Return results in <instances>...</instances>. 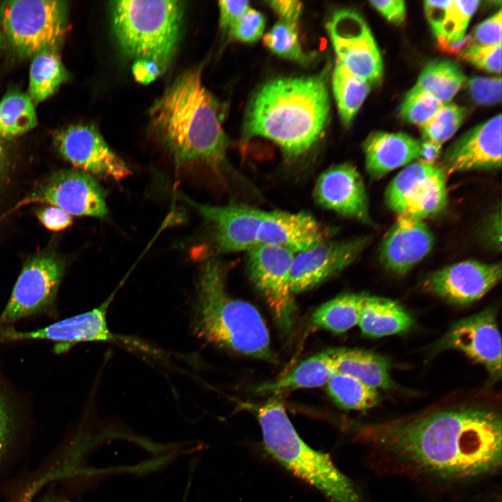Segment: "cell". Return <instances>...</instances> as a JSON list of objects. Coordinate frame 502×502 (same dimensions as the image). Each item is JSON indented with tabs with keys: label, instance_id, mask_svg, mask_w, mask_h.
<instances>
[{
	"label": "cell",
	"instance_id": "obj_46",
	"mask_svg": "<svg viewBox=\"0 0 502 502\" xmlns=\"http://www.w3.org/2000/svg\"><path fill=\"white\" fill-rule=\"evenodd\" d=\"M267 3L274 13L280 17V20L296 24L302 12L303 5L296 0L269 1Z\"/></svg>",
	"mask_w": 502,
	"mask_h": 502
},
{
	"label": "cell",
	"instance_id": "obj_40",
	"mask_svg": "<svg viewBox=\"0 0 502 502\" xmlns=\"http://www.w3.org/2000/svg\"><path fill=\"white\" fill-rule=\"evenodd\" d=\"M501 10L479 24L471 35L473 44L480 46H493L501 44Z\"/></svg>",
	"mask_w": 502,
	"mask_h": 502
},
{
	"label": "cell",
	"instance_id": "obj_16",
	"mask_svg": "<svg viewBox=\"0 0 502 502\" xmlns=\"http://www.w3.org/2000/svg\"><path fill=\"white\" fill-rule=\"evenodd\" d=\"M211 229V241L216 252L248 251L257 245V233L263 211L231 204L213 206L198 203L183 195Z\"/></svg>",
	"mask_w": 502,
	"mask_h": 502
},
{
	"label": "cell",
	"instance_id": "obj_11",
	"mask_svg": "<svg viewBox=\"0 0 502 502\" xmlns=\"http://www.w3.org/2000/svg\"><path fill=\"white\" fill-rule=\"evenodd\" d=\"M294 257L292 251L270 245L257 244L247 251L250 277L284 330L289 329L295 310L290 286Z\"/></svg>",
	"mask_w": 502,
	"mask_h": 502
},
{
	"label": "cell",
	"instance_id": "obj_52",
	"mask_svg": "<svg viewBox=\"0 0 502 502\" xmlns=\"http://www.w3.org/2000/svg\"><path fill=\"white\" fill-rule=\"evenodd\" d=\"M46 502H53V501H46ZM66 502H72V501H66Z\"/></svg>",
	"mask_w": 502,
	"mask_h": 502
},
{
	"label": "cell",
	"instance_id": "obj_50",
	"mask_svg": "<svg viewBox=\"0 0 502 502\" xmlns=\"http://www.w3.org/2000/svg\"><path fill=\"white\" fill-rule=\"evenodd\" d=\"M6 168V153L0 142V184L1 183Z\"/></svg>",
	"mask_w": 502,
	"mask_h": 502
},
{
	"label": "cell",
	"instance_id": "obj_6",
	"mask_svg": "<svg viewBox=\"0 0 502 502\" xmlns=\"http://www.w3.org/2000/svg\"><path fill=\"white\" fill-rule=\"evenodd\" d=\"M112 32L125 55L169 66L180 40L183 2L127 0L110 3Z\"/></svg>",
	"mask_w": 502,
	"mask_h": 502
},
{
	"label": "cell",
	"instance_id": "obj_13",
	"mask_svg": "<svg viewBox=\"0 0 502 502\" xmlns=\"http://www.w3.org/2000/svg\"><path fill=\"white\" fill-rule=\"evenodd\" d=\"M55 145L62 157L77 169L120 181L131 174L126 163L109 146L97 128L77 124L57 132Z\"/></svg>",
	"mask_w": 502,
	"mask_h": 502
},
{
	"label": "cell",
	"instance_id": "obj_25",
	"mask_svg": "<svg viewBox=\"0 0 502 502\" xmlns=\"http://www.w3.org/2000/svg\"><path fill=\"white\" fill-rule=\"evenodd\" d=\"M413 324L411 316L397 301L366 295L358 322L364 335L381 337L400 334Z\"/></svg>",
	"mask_w": 502,
	"mask_h": 502
},
{
	"label": "cell",
	"instance_id": "obj_37",
	"mask_svg": "<svg viewBox=\"0 0 502 502\" xmlns=\"http://www.w3.org/2000/svg\"><path fill=\"white\" fill-rule=\"evenodd\" d=\"M266 17L260 11L249 8L230 29V37L245 43L257 42L263 36Z\"/></svg>",
	"mask_w": 502,
	"mask_h": 502
},
{
	"label": "cell",
	"instance_id": "obj_15",
	"mask_svg": "<svg viewBox=\"0 0 502 502\" xmlns=\"http://www.w3.org/2000/svg\"><path fill=\"white\" fill-rule=\"evenodd\" d=\"M368 236L343 241L324 240L294 254L290 274L291 292L308 291L351 264L370 244Z\"/></svg>",
	"mask_w": 502,
	"mask_h": 502
},
{
	"label": "cell",
	"instance_id": "obj_4",
	"mask_svg": "<svg viewBox=\"0 0 502 502\" xmlns=\"http://www.w3.org/2000/svg\"><path fill=\"white\" fill-rule=\"evenodd\" d=\"M225 267L208 257L199 271L193 305V327L206 340L227 350L261 360L272 359L270 336L259 311L230 296Z\"/></svg>",
	"mask_w": 502,
	"mask_h": 502
},
{
	"label": "cell",
	"instance_id": "obj_17",
	"mask_svg": "<svg viewBox=\"0 0 502 502\" xmlns=\"http://www.w3.org/2000/svg\"><path fill=\"white\" fill-rule=\"evenodd\" d=\"M501 264L466 260L430 273L423 283L425 291L452 304L475 302L501 280Z\"/></svg>",
	"mask_w": 502,
	"mask_h": 502
},
{
	"label": "cell",
	"instance_id": "obj_34",
	"mask_svg": "<svg viewBox=\"0 0 502 502\" xmlns=\"http://www.w3.org/2000/svg\"><path fill=\"white\" fill-rule=\"evenodd\" d=\"M466 114L464 107L452 102L444 103L430 119L419 126L423 137L425 141L441 145L457 132Z\"/></svg>",
	"mask_w": 502,
	"mask_h": 502
},
{
	"label": "cell",
	"instance_id": "obj_22",
	"mask_svg": "<svg viewBox=\"0 0 502 502\" xmlns=\"http://www.w3.org/2000/svg\"><path fill=\"white\" fill-rule=\"evenodd\" d=\"M328 234L327 229L310 213L263 211L257 241L297 253L326 240Z\"/></svg>",
	"mask_w": 502,
	"mask_h": 502
},
{
	"label": "cell",
	"instance_id": "obj_26",
	"mask_svg": "<svg viewBox=\"0 0 502 502\" xmlns=\"http://www.w3.org/2000/svg\"><path fill=\"white\" fill-rule=\"evenodd\" d=\"M337 372L351 375L374 388L390 390L395 384L384 356L358 349H334Z\"/></svg>",
	"mask_w": 502,
	"mask_h": 502
},
{
	"label": "cell",
	"instance_id": "obj_42",
	"mask_svg": "<svg viewBox=\"0 0 502 502\" xmlns=\"http://www.w3.org/2000/svg\"><path fill=\"white\" fill-rule=\"evenodd\" d=\"M220 26L229 32L237 20L250 8L249 1H220Z\"/></svg>",
	"mask_w": 502,
	"mask_h": 502
},
{
	"label": "cell",
	"instance_id": "obj_43",
	"mask_svg": "<svg viewBox=\"0 0 502 502\" xmlns=\"http://www.w3.org/2000/svg\"><path fill=\"white\" fill-rule=\"evenodd\" d=\"M450 3V0L424 1L425 16L436 39L441 35Z\"/></svg>",
	"mask_w": 502,
	"mask_h": 502
},
{
	"label": "cell",
	"instance_id": "obj_41",
	"mask_svg": "<svg viewBox=\"0 0 502 502\" xmlns=\"http://www.w3.org/2000/svg\"><path fill=\"white\" fill-rule=\"evenodd\" d=\"M36 217L48 230L59 231L68 228L73 224L72 215L63 209L47 206L36 211Z\"/></svg>",
	"mask_w": 502,
	"mask_h": 502
},
{
	"label": "cell",
	"instance_id": "obj_24",
	"mask_svg": "<svg viewBox=\"0 0 502 502\" xmlns=\"http://www.w3.org/2000/svg\"><path fill=\"white\" fill-rule=\"evenodd\" d=\"M336 372L335 350L329 349L305 359L280 378L260 385L256 391L277 396L297 389L319 387Z\"/></svg>",
	"mask_w": 502,
	"mask_h": 502
},
{
	"label": "cell",
	"instance_id": "obj_49",
	"mask_svg": "<svg viewBox=\"0 0 502 502\" xmlns=\"http://www.w3.org/2000/svg\"><path fill=\"white\" fill-rule=\"evenodd\" d=\"M473 44V39L471 36H464L460 41L448 44L443 47L440 48L441 51L445 52L447 54L458 56L465 49L469 47Z\"/></svg>",
	"mask_w": 502,
	"mask_h": 502
},
{
	"label": "cell",
	"instance_id": "obj_45",
	"mask_svg": "<svg viewBox=\"0 0 502 502\" xmlns=\"http://www.w3.org/2000/svg\"><path fill=\"white\" fill-rule=\"evenodd\" d=\"M13 426V416L5 393L0 387V457L4 452Z\"/></svg>",
	"mask_w": 502,
	"mask_h": 502
},
{
	"label": "cell",
	"instance_id": "obj_30",
	"mask_svg": "<svg viewBox=\"0 0 502 502\" xmlns=\"http://www.w3.org/2000/svg\"><path fill=\"white\" fill-rule=\"evenodd\" d=\"M68 79V73L56 50H47L34 56L29 85V96L39 102L52 96Z\"/></svg>",
	"mask_w": 502,
	"mask_h": 502
},
{
	"label": "cell",
	"instance_id": "obj_20",
	"mask_svg": "<svg viewBox=\"0 0 502 502\" xmlns=\"http://www.w3.org/2000/svg\"><path fill=\"white\" fill-rule=\"evenodd\" d=\"M501 167V114L466 132L445 151L446 173Z\"/></svg>",
	"mask_w": 502,
	"mask_h": 502
},
{
	"label": "cell",
	"instance_id": "obj_10",
	"mask_svg": "<svg viewBox=\"0 0 502 502\" xmlns=\"http://www.w3.org/2000/svg\"><path fill=\"white\" fill-rule=\"evenodd\" d=\"M326 28L337 61L371 86L378 84L383 75V61L363 17L351 10H339L333 13Z\"/></svg>",
	"mask_w": 502,
	"mask_h": 502
},
{
	"label": "cell",
	"instance_id": "obj_19",
	"mask_svg": "<svg viewBox=\"0 0 502 502\" xmlns=\"http://www.w3.org/2000/svg\"><path fill=\"white\" fill-rule=\"evenodd\" d=\"M314 197L321 206L370 224L368 199L363 179L350 163L333 165L319 176Z\"/></svg>",
	"mask_w": 502,
	"mask_h": 502
},
{
	"label": "cell",
	"instance_id": "obj_12",
	"mask_svg": "<svg viewBox=\"0 0 502 502\" xmlns=\"http://www.w3.org/2000/svg\"><path fill=\"white\" fill-rule=\"evenodd\" d=\"M24 201L48 204L71 215L105 218L108 213L104 189L92 175L77 169L54 172Z\"/></svg>",
	"mask_w": 502,
	"mask_h": 502
},
{
	"label": "cell",
	"instance_id": "obj_23",
	"mask_svg": "<svg viewBox=\"0 0 502 502\" xmlns=\"http://www.w3.org/2000/svg\"><path fill=\"white\" fill-rule=\"evenodd\" d=\"M365 169L372 178H380L390 172L418 160L421 142L402 132L375 131L363 142Z\"/></svg>",
	"mask_w": 502,
	"mask_h": 502
},
{
	"label": "cell",
	"instance_id": "obj_39",
	"mask_svg": "<svg viewBox=\"0 0 502 502\" xmlns=\"http://www.w3.org/2000/svg\"><path fill=\"white\" fill-rule=\"evenodd\" d=\"M472 99L483 105H491L501 100V78L472 77L468 81Z\"/></svg>",
	"mask_w": 502,
	"mask_h": 502
},
{
	"label": "cell",
	"instance_id": "obj_33",
	"mask_svg": "<svg viewBox=\"0 0 502 502\" xmlns=\"http://www.w3.org/2000/svg\"><path fill=\"white\" fill-rule=\"evenodd\" d=\"M263 43L278 56L301 64L309 62V56L301 47L296 24L279 20L263 36Z\"/></svg>",
	"mask_w": 502,
	"mask_h": 502
},
{
	"label": "cell",
	"instance_id": "obj_31",
	"mask_svg": "<svg viewBox=\"0 0 502 502\" xmlns=\"http://www.w3.org/2000/svg\"><path fill=\"white\" fill-rule=\"evenodd\" d=\"M332 400L341 408L363 411L376 406L380 399L378 389L347 374L336 372L326 383Z\"/></svg>",
	"mask_w": 502,
	"mask_h": 502
},
{
	"label": "cell",
	"instance_id": "obj_3",
	"mask_svg": "<svg viewBox=\"0 0 502 502\" xmlns=\"http://www.w3.org/2000/svg\"><path fill=\"white\" fill-rule=\"evenodd\" d=\"M329 70L327 66L311 76L277 78L262 85L247 107L244 139H268L290 158L306 152L328 123Z\"/></svg>",
	"mask_w": 502,
	"mask_h": 502
},
{
	"label": "cell",
	"instance_id": "obj_35",
	"mask_svg": "<svg viewBox=\"0 0 502 502\" xmlns=\"http://www.w3.org/2000/svg\"><path fill=\"white\" fill-rule=\"evenodd\" d=\"M479 3L478 0L450 1L441 35L437 38L439 49L448 44L459 42L465 36L470 20Z\"/></svg>",
	"mask_w": 502,
	"mask_h": 502
},
{
	"label": "cell",
	"instance_id": "obj_29",
	"mask_svg": "<svg viewBox=\"0 0 502 502\" xmlns=\"http://www.w3.org/2000/svg\"><path fill=\"white\" fill-rule=\"evenodd\" d=\"M332 89L342 123L345 127H349L367 98L371 85L337 61L332 75Z\"/></svg>",
	"mask_w": 502,
	"mask_h": 502
},
{
	"label": "cell",
	"instance_id": "obj_18",
	"mask_svg": "<svg viewBox=\"0 0 502 502\" xmlns=\"http://www.w3.org/2000/svg\"><path fill=\"white\" fill-rule=\"evenodd\" d=\"M116 290L100 305L44 328L30 331L16 330L10 326L0 328V341L47 340L56 342L55 351L63 352L76 343L92 341H123L110 332L107 313Z\"/></svg>",
	"mask_w": 502,
	"mask_h": 502
},
{
	"label": "cell",
	"instance_id": "obj_36",
	"mask_svg": "<svg viewBox=\"0 0 502 502\" xmlns=\"http://www.w3.org/2000/svg\"><path fill=\"white\" fill-rule=\"evenodd\" d=\"M443 104L429 93L413 86L404 96L399 112L404 121L420 126L430 119Z\"/></svg>",
	"mask_w": 502,
	"mask_h": 502
},
{
	"label": "cell",
	"instance_id": "obj_28",
	"mask_svg": "<svg viewBox=\"0 0 502 502\" xmlns=\"http://www.w3.org/2000/svg\"><path fill=\"white\" fill-rule=\"evenodd\" d=\"M466 80L463 70L456 63L439 59L424 68L414 86L447 103L464 86Z\"/></svg>",
	"mask_w": 502,
	"mask_h": 502
},
{
	"label": "cell",
	"instance_id": "obj_51",
	"mask_svg": "<svg viewBox=\"0 0 502 502\" xmlns=\"http://www.w3.org/2000/svg\"><path fill=\"white\" fill-rule=\"evenodd\" d=\"M3 39H5V38H4V36H3V34L1 28H0V50H1L2 49V47H3V43H4V40H3Z\"/></svg>",
	"mask_w": 502,
	"mask_h": 502
},
{
	"label": "cell",
	"instance_id": "obj_21",
	"mask_svg": "<svg viewBox=\"0 0 502 502\" xmlns=\"http://www.w3.org/2000/svg\"><path fill=\"white\" fill-rule=\"evenodd\" d=\"M434 243L423 220L398 216L381 244L380 259L390 272L404 275L430 252Z\"/></svg>",
	"mask_w": 502,
	"mask_h": 502
},
{
	"label": "cell",
	"instance_id": "obj_1",
	"mask_svg": "<svg viewBox=\"0 0 502 502\" xmlns=\"http://www.w3.org/2000/svg\"><path fill=\"white\" fill-rule=\"evenodd\" d=\"M362 429L374 457L397 473L458 483L501 465V416L484 404L443 407Z\"/></svg>",
	"mask_w": 502,
	"mask_h": 502
},
{
	"label": "cell",
	"instance_id": "obj_48",
	"mask_svg": "<svg viewBox=\"0 0 502 502\" xmlns=\"http://www.w3.org/2000/svg\"><path fill=\"white\" fill-rule=\"evenodd\" d=\"M441 145L429 141L421 142V153L418 161L434 164L441 153Z\"/></svg>",
	"mask_w": 502,
	"mask_h": 502
},
{
	"label": "cell",
	"instance_id": "obj_8",
	"mask_svg": "<svg viewBox=\"0 0 502 502\" xmlns=\"http://www.w3.org/2000/svg\"><path fill=\"white\" fill-rule=\"evenodd\" d=\"M63 273L64 263L54 253L43 252L30 257L0 314V328L27 317L51 312Z\"/></svg>",
	"mask_w": 502,
	"mask_h": 502
},
{
	"label": "cell",
	"instance_id": "obj_32",
	"mask_svg": "<svg viewBox=\"0 0 502 502\" xmlns=\"http://www.w3.org/2000/svg\"><path fill=\"white\" fill-rule=\"evenodd\" d=\"M37 124L34 102L24 93L13 91L0 101V137L22 135Z\"/></svg>",
	"mask_w": 502,
	"mask_h": 502
},
{
	"label": "cell",
	"instance_id": "obj_14",
	"mask_svg": "<svg viewBox=\"0 0 502 502\" xmlns=\"http://www.w3.org/2000/svg\"><path fill=\"white\" fill-rule=\"evenodd\" d=\"M435 349L462 351L483 365L493 379L501 376V338L492 307L453 324Z\"/></svg>",
	"mask_w": 502,
	"mask_h": 502
},
{
	"label": "cell",
	"instance_id": "obj_5",
	"mask_svg": "<svg viewBox=\"0 0 502 502\" xmlns=\"http://www.w3.org/2000/svg\"><path fill=\"white\" fill-rule=\"evenodd\" d=\"M266 450L286 469L321 491L331 502H365L326 453L300 437L283 403L272 398L257 409Z\"/></svg>",
	"mask_w": 502,
	"mask_h": 502
},
{
	"label": "cell",
	"instance_id": "obj_2",
	"mask_svg": "<svg viewBox=\"0 0 502 502\" xmlns=\"http://www.w3.org/2000/svg\"><path fill=\"white\" fill-rule=\"evenodd\" d=\"M155 139L177 169L204 167L220 176L228 167L222 110L204 86L199 68L178 76L150 111Z\"/></svg>",
	"mask_w": 502,
	"mask_h": 502
},
{
	"label": "cell",
	"instance_id": "obj_9",
	"mask_svg": "<svg viewBox=\"0 0 502 502\" xmlns=\"http://www.w3.org/2000/svg\"><path fill=\"white\" fill-rule=\"evenodd\" d=\"M385 200L397 216L424 220L436 215L448 203L446 172L435 164L411 163L390 182Z\"/></svg>",
	"mask_w": 502,
	"mask_h": 502
},
{
	"label": "cell",
	"instance_id": "obj_27",
	"mask_svg": "<svg viewBox=\"0 0 502 502\" xmlns=\"http://www.w3.org/2000/svg\"><path fill=\"white\" fill-rule=\"evenodd\" d=\"M366 295L344 294L318 307L312 314L317 328L335 333H344L358 324Z\"/></svg>",
	"mask_w": 502,
	"mask_h": 502
},
{
	"label": "cell",
	"instance_id": "obj_7",
	"mask_svg": "<svg viewBox=\"0 0 502 502\" xmlns=\"http://www.w3.org/2000/svg\"><path fill=\"white\" fill-rule=\"evenodd\" d=\"M5 39L22 56L56 50L67 29V7L61 1H5L0 8Z\"/></svg>",
	"mask_w": 502,
	"mask_h": 502
},
{
	"label": "cell",
	"instance_id": "obj_38",
	"mask_svg": "<svg viewBox=\"0 0 502 502\" xmlns=\"http://www.w3.org/2000/svg\"><path fill=\"white\" fill-rule=\"evenodd\" d=\"M457 56L487 72L499 74L501 72V44L493 46L472 44Z\"/></svg>",
	"mask_w": 502,
	"mask_h": 502
},
{
	"label": "cell",
	"instance_id": "obj_47",
	"mask_svg": "<svg viewBox=\"0 0 502 502\" xmlns=\"http://www.w3.org/2000/svg\"><path fill=\"white\" fill-rule=\"evenodd\" d=\"M132 72L138 82L146 84L155 80L163 70L154 62L138 60L134 62Z\"/></svg>",
	"mask_w": 502,
	"mask_h": 502
},
{
	"label": "cell",
	"instance_id": "obj_44",
	"mask_svg": "<svg viewBox=\"0 0 502 502\" xmlns=\"http://www.w3.org/2000/svg\"><path fill=\"white\" fill-rule=\"evenodd\" d=\"M374 7L388 21L399 25L406 17V5L402 0L370 1Z\"/></svg>",
	"mask_w": 502,
	"mask_h": 502
}]
</instances>
